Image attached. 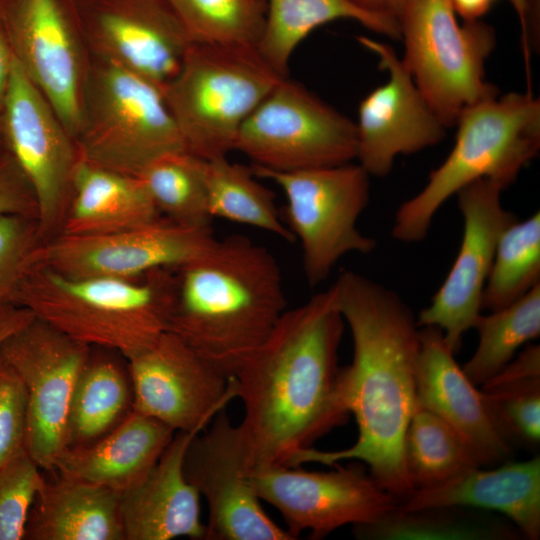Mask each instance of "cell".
I'll return each instance as SVG.
<instances>
[{
    "mask_svg": "<svg viewBox=\"0 0 540 540\" xmlns=\"http://www.w3.org/2000/svg\"><path fill=\"white\" fill-rule=\"evenodd\" d=\"M334 286L353 339V359L340 370L339 393L356 419L358 437L342 450H298L285 466L359 460L400 503L415 490L405 467L404 438L416 402L420 327L396 292L360 273L343 271Z\"/></svg>",
    "mask_w": 540,
    "mask_h": 540,
    "instance_id": "1",
    "label": "cell"
},
{
    "mask_svg": "<svg viewBox=\"0 0 540 540\" xmlns=\"http://www.w3.org/2000/svg\"><path fill=\"white\" fill-rule=\"evenodd\" d=\"M344 327L333 284L286 309L233 377L252 469L285 465L346 421L338 366Z\"/></svg>",
    "mask_w": 540,
    "mask_h": 540,
    "instance_id": "2",
    "label": "cell"
},
{
    "mask_svg": "<svg viewBox=\"0 0 540 540\" xmlns=\"http://www.w3.org/2000/svg\"><path fill=\"white\" fill-rule=\"evenodd\" d=\"M175 272L168 330L233 378L286 310L277 259L263 245L234 234L216 239Z\"/></svg>",
    "mask_w": 540,
    "mask_h": 540,
    "instance_id": "3",
    "label": "cell"
},
{
    "mask_svg": "<svg viewBox=\"0 0 540 540\" xmlns=\"http://www.w3.org/2000/svg\"><path fill=\"white\" fill-rule=\"evenodd\" d=\"M170 270L158 269L140 280L74 277L31 266L11 304L76 341L128 359L169 328L174 299Z\"/></svg>",
    "mask_w": 540,
    "mask_h": 540,
    "instance_id": "4",
    "label": "cell"
},
{
    "mask_svg": "<svg viewBox=\"0 0 540 540\" xmlns=\"http://www.w3.org/2000/svg\"><path fill=\"white\" fill-rule=\"evenodd\" d=\"M454 145L424 187L397 209L391 236L424 240L443 204L470 183L487 178L510 186L540 149V101L531 91L492 96L467 107Z\"/></svg>",
    "mask_w": 540,
    "mask_h": 540,
    "instance_id": "5",
    "label": "cell"
},
{
    "mask_svg": "<svg viewBox=\"0 0 540 540\" xmlns=\"http://www.w3.org/2000/svg\"><path fill=\"white\" fill-rule=\"evenodd\" d=\"M283 77L257 47L192 43L162 93L186 150L209 161L235 150L242 124Z\"/></svg>",
    "mask_w": 540,
    "mask_h": 540,
    "instance_id": "6",
    "label": "cell"
},
{
    "mask_svg": "<svg viewBox=\"0 0 540 540\" xmlns=\"http://www.w3.org/2000/svg\"><path fill=\"white\" fill-rule=\"evenodd\" d=\"M75 142L83 159L134 176L156 158L186 150L162 91L95 57Z\"/></svg>",
    "mask_w": 540,
    "mask_h": 540,
    "instance_id": "7",
    "label": "cell"
},
{
    "mask_svg": "<svg viewBox=\"0 0 540 540\" xmlns=\"http://www.w3.org/2000/svg\"><path fill=\"white\" fill-rule=\"evenodd\" d=\"M400 31L402 61L446 128L467 107L498 94L485 79L495 32L478 20L459 25L451 0H411Z\"/></svg>",
    "mask_w": 540,
    "mask_h": 540,
    "instance_id": "8",
    "label": "cell"
},
{
    "mask_svg": "<svg viewBox=\"0 0 540 540\" xmlns=\"http://www.w3.org/2000/svg\"><path fill=\"white\" fill-rule=\"evenodd\" d=\"M251 168L256 177L271 180L283 191L286 225L300 243L311 287L323 282L347 254L376 249V240L357 227L370 198V175L358 163L293 172Z\"/></svg>",
    "mask_w": 540,
    "mask_h": 540,
    "instance_id": "9",
    "label": "cell"
},
{
    "mask_svg": "<svg viewBox=\"0 0 540 540\" xmlns=\"http://www.w3.org/2000/svg\"><path fill=\"white\" fill-rule=\"evenodd\" d=\"M235 150L277 172L337 166L356 159V124L286 76L244 121Z\"/></svg>",
    "mask_w": 540,
    "mask_h": 540,
    "instance_id": "10",
    "label": "cell"
},
{
    "mask_svg": "<svg viewBox=\"0 0 540 540\" xmlns=\"http://www.w3.org/2000/svg\"><path fill=\"white\" fill-rule=\"evenodd\" d=\"M13 57L75 139L92 62L76 0H0Z\"/></svg>",
    "mask_w": 540,
    "mask_h": 540,
    "instance_id": "11",
    "label": "cell"
},
{
    "mask_svg": "<svg viewBox=\"0 0 540 540\" xmlns=\"http://www.w3.org/2000/svg\"><path fill=\"white\" fill-rule=\"evenodd\" d=\"M0 138L32 188L38 234L46 241L60 232L79 152L53 107L15 59L0 112Z\"/></svg>",
    "mask_w": 540,
    "mask_h": 540,
    "instance_id": "12",
    "label": "cell"
},
{
    "mask_svg": "<svg viewBox=\"0 0 540 540\" xmlns=\"http://www.w3.org/2000/svg\"><path fill=\"white\" fill-rule=\"evenodd\" d=\"M0 356L26 389V451L41 469L54 470L67 448L71 398L90 346L33 317L1 344Z\"/></svg>",
    "mask_w": 540,
    "mask_h": 540,
    "instance_id": "13",
    "label": "cell"
},
{
    "mask_svg": "<svg viewBox=\"0 0 540 540\" xmlns=\"http://www.w3.org/2000/svg\"><path fill=\"white\" fill-rule=\"evenodd\" d=\"M217 238L211 227L169 219L97 235L57 234L39 243L30 267L74 277L137 279L158 269H178L204 254Z\"/></svg>",
    "mask_w": 540,
    "mask_h": 540,
    "instance_id": "14",
    "label": "cell"
},
{
    "mask_svg": "<svg viewBox=\"0 0 540 540\" xmlns=\"http://www.w3.org/2000/svg\"><path fill=\"white\" fill-rule=\"evenodd\" d=\"M330 471H307L284 465L252 469L251 481L261 500L278 509L294 537L308 530L321 539L352 524L376 522L398 501L363 465H333Z\"/></svg>",
    "mask_w": 540,
    "mask_h": 540,
    "instance_id": "15",
    "label": "cell"
},
{
    "mask_svg": "<svg viewBox=\"0 0 540 540\" xmlns=\"http://www.w3.org/2000/svg\"><path fill=\"white\" fill-rule=\"evenodd\" d=\"M183 471L208 505L205 539H294L262 508L241 428L232 424L224 408L189 443Z\"/></svg>",
    "mask_w": 540,
    "mask_h": 540,
    "instance_id": "16",
    "label": "cell"
},
{
    "mask_svg": "<svg viewBox=\"0 0 540 540\" xmlns=\"http://www.w3.org/2000/svg\"><path fill=\"white\" fill-rule=\"evenodd\" d=\"M92 57L163 92L193 43L166 0H76Z\"/></svg>",
    "mask_w": 540,
    "mask_h": 540,
    "instance_id": "17",
    "label": "cell"
},
{
    "mask_svg": "<svg viewBox=\"0 0 540 540\" xmlns=\"http://www.w3.org/2000/svg\"><path fill=\"white\" fill-rule=\"evenodd\" d=\"M506 188L499 181L483 178L456 194L463 219L461 244L443 283L416 317L419 327L439 328L455 353L481 314L482 294L498 241L517 220L502 205L501 194Z\"/></svg>",
    "mask_w": 540,
    "mask_h": 540,
    "instance_id": "18",
    "label": "cell"
},
{
    "mask_svg": "<svg viewBox=\"0 0 540 540\" xmlns=\"http://www.w3.org/2000/svg\"><path fill=\"white\" fill-rule=\"evenodd\" d=\"M126 360L132 409L175 432L203 431L236 398L234 378L220 374L169 330Z\"/></svg>",
    "mask_w": 540,
    "mask_h": 540,
    "instance_id": "19",
    "label": "cell"
},
{
    "mask_svg": "<svg viewBox=\"0 0 540 540\" xmlns=\"http://www.w3.org/2000/svg\"><path fill=\"white\" fill-rule=\"evenodd\" d=\"M358 42L379 58L388 72L385 84L359 104L356 159L371 176L388 175L400 155H409L443 141L446 127L416 86L395 50L359 36Z\"/></svg>",
    "mask_w": 540,
    "mask_h": 540,
    "instance_id": "20",
    "label": "cell"
},
{
    "mask_svg": "<svg viewBox=\"0 0 540 540\" xmlns=\"http://www.w3.org/2000/svg\"><path fill=\"white\" fill-rule=\"evenodd\" d=\"M415 368L416 403L439 417L460 438L480 467L511 460L512 444L501 434L442 331L420 327Z\"/></svg>",
    "mask_w": 540,
    "mask_h": 540,
    "instance_id": "21",
    "label": "cell"
},
{
    "mask_svg": "<svg viewBox=\"0 0 540 540\" xmlns=\"http://www.w3.org/2000/svg\"><path fill=\"white\" fill-rule=\"evenodd\" d=\"M466 507L506 516L525 538H540V457L493 468H468L438 484L419 488L399 510Z\"/></svg>",
    "mask_w": 540,
    "mask_h": 540,
    "instance_id": "22",
    "label": "cell"
},
{
    "mask_svg": "<svg viewBox=\"0 0 540 540\" xmlns=\"http://www.w3.org/2000/svg\"><path fill=\"white\" fill-rule=\"evenodd\" d=\"M199 432H176L152 469L121 494L125 540L205 539L200 494L183 471L187 447Z\"/></svg>",
    "mask_w": 540,
    "mask_h": 540,
    "instance_id": "23",
    "label": "cell"
},
{
    "mask_svg": "<svg viewBox=\"0 0 540 540\" xmlns=\"http://www.w3.org/2000/svg\"><path fill=\"white\" fill-rule=\"evenodd\" d=\"M175 431L160 421L131 412L98 440L67 448L58 458L59 475L123 493L157 463Z\"/></svg>",
    "mask_w": 540,
    "mask_h": 540,
    "instance_id": "24",
    "label": "cell"
},
{
    "mask_svg": "<svg viewBox=\"0 0 540 540\" xmlns=\"http://www.w3.org/2000/svg\"><path fill=\"white\" fill-rule=\"evenodd\" d=\"M159 218L160 212L137 176L96 165L79 156L59 233L105 234L146 225Z\"/></svg>",
    "mask_w": 540,
    "mask_h": 540,
    "instance_id": "25",
    "label": "cell"
},
{
    "mask_svg": "<svg viewBox=\"0 0 540 540\" xmlns=\"http://www.w3.org/2000/svg\"><path fill=\"white\" fill-rule=\"evenodd\" d=\"M25 539L125 540L121 493L61 475L45 481L30 510Z\"/></svg>",
    "mask_w": 540,
    "mask_h": 540,
    "instance_id": "26",
    "label": "cell"
},
{
    "mask_svg": "<svg viewBox=\"0 0 540 540\" xmlns=\"http://www.w3.org/2000/svg\"><path fill=\"white\" fill-rule=\"evenodd\" d=\"M338 19L355 20L373 32L401 38L396 21L364 10L351 0H267L257 50L278 74L286 77L299 43L314 29Z\"/></svg>",
    "mask_w": 540,
    "mask_h": 540,
    "instance_id": "27",
    "label": "cell"
},
{
    "mask_svg": "<svg viewBox=\"0 0 540 540\" xmlns=\"http://www.w3.org/2000/svg\"><path fill=\"white\" fill-rule=\"evenodd\" d=\"M480 512L454 506L416 510H399L396 506L376 522L353 528L357 538L368 540H517L522 537L512 523Z\"/></svg>",
    "mask_w": 540,
    "mask_h": 540,
    "instance_id": "28",
    "label": "cell"
},
{
    "mask_svg": "<svg viewBox=\"0 0 540 540\" xmlns=\"http://www.w3.org/2000/svg\"><path fill=\"white\" fill-rule=\"evenodd\" d=\"M132 406L128 369L124 370L111 358H92L90 354L71 398L67 448L98 440L116 427L131 412Z\"/></svg>",
    "mask_w": 540,
    "mask_h": 540,
    "instance_id": "29",
    "label": "cell"
},
{
    "mask_svg": "<svg viewBox=\"0 0 540 540\" xmlns=\"http://www.w3.org/2000/svg\"><path fill=\"white\" fill-rule=\"evenodd\" d=\"M484 403L510 442L535 447L540 441V347L526 346L481 385Z\"/></svg>",
    "mask_w": 540,
    "mask_h": 540,
    "instance_id": "30",
    "label": "cell"
},
{
    "mask_svg": "<svg viewBox=\"0 0 540 540\" xmlns=\"http://www.w3.org/2000/svg\"><path fill=\"white\" fill-rule=\"evenodd\" d=\"M251 167L227 157L208 161V213L269 232L293 242L295 238L281 219L274 194L255 178Z\"/></svg>",
    "mask_w": 540,
    "mask_h": 540,
    "instance_id": "31",
    "label": "cell"
},
{
    "mask_svg": "<svg viewBox=\"0 0 540 540\" xmlns=\"http://www.w3.org/2000/svg\"><path fill=\"white\" fill-rule=\"evenodd\" d=\"M137 177L167 219L188 226H210L208 160L187 150L170 152L150 162Z\"/></svg>",
    "mask_w": 540,
    "mask_h": 540,
    "instance_id": "32",
    "label": "cell"
},
{
    "mask_svg": "<svg viewBox=\"0 0 540 540\" xmlns=\"http://www.w3.org/2000/svg\"><path fill=\"white\" fill-rule=\"evenodd\" d=\"M478 344L462 367L481 386L500 371L525 343L540 334V283L510 305L479 315L473 327Z\"/></svg>",
    "mask_w": 540,
    "mask_h": 540,
    "instance_id": "33",
    "label": "cell"
},
{
    "mask_svg": "<svg viewBox=\"0 0 540 540\" xmlns=\"http://www.w3.org/2000/svg\"><path fill=\"white\" fill-rule=\"evenodd\" d=\"M404 462L415 490L479 466L456 433L416 402L405 433Z\"/></svg>",
    "mask_w": 540,
    "mask_h": 540,
    "instance_id": "34",
    "label": "cell"
},
{
    "mask_svg": "<svg viewBox=\"0 0 540 540\" xmlns=\"http://www.w3.org/2000/svg\"><path fill=\"white\" fill-rule=\"evenodd\" d=\"M540 283V213L502 233L482 294V310L510 305Z\"/></svg>",
    "mask_w": 540,
    "mask_h": 540,
    "instance_id": "35",
    "label": "cell"
},
{
    "mask_svg": "<svg viewBox=\"0 0 540 540\" xmlns=\"http://www.w3.org/2000/svg\"><path fill=\"white\" fill-rule=\"evenodd\" d=\"M193 43L257 47L266 0H166Z\"/></svg>",
    "mask_w": 540,
    "mask_h": 540,
    "instance_id": "36",
    "label": "cell"
},
{
    "mask_svg": "<svg viewBox=\"0 0 540 540\" xmlns=\"http://www.w3.org/2000/svg\"><path fill=\"white\" fill-rule=\"evenodd\" d=\"M24 452L0 468V540L25 539L33 503L45 479Z\"/></svg>",
    "mask_w": 540,
    "mask_h": 540,
    "instance_id": "37",
    "label": "cell"
},
{
    "mask_svg": "<svg viewBox=\"0 0 540 540\" xmlns=\"http://www.w3.org/2000/svg\"><path fill=\"white\" fill-rule=\"evenodd\" d=\"M41 243L35 217H0V304L12 298L30 267V256Z\"/></svg>",
    "mask_w": 540,
    "mask_h": 540,
    "instance_id": "38",
    "label": "cell"
},
{
    "mask_svg": "<svg viewBox=\"0 0 540 540\" xmlns=\"http://www.w3.org/2000/svg\"><path fill=\"white\" fill-rule=\"evenodd\" d=\"M27 393L16 371L0 356V468L26 451Z\"/></svg>",
    "mask_w": 540,
    "mask_h": 540,
    "instance_id": "39",
    "label": "cell"
},
{
    "mask_svg": "<svg viewBox=\"0 0 540 540\" xmlns=\"http://www.w3.org/2000/svg\"><path fill=\"white\" fill-rule=\"evenodd\" d=\"M25 215L37 220V203L32 188L15 159L0 154V217Z\"/></svg>",
    "mask_w": 540,
    "mask_h": 540,
    "instance_id": "40",
    "label": "cell"
},
{
    "mask_svg": "<svg viewBox=\"0 0 540 540\" xmlns=\"http://www.w3.org/2000/svg\"><path fill=\"white\" fill-rule=\"evenodd\" d=\"M33 317L32 313L25 308L11 304L0 305V346Z\"/></svg>",
    "mask_w": 540,
    "mask_h": 540,
    "instance_id": "41",
    "label": "cell"
},
{
    "mask_svg": "<svg viewBox=\"0 0 540 540\" xmlns=\"http://www.w3.org/2000/svg\"><path fill=\"white\" fill-rule=\"evenodd\" d=\"M354 4L374 14L399 23L411 0H351Z\"/></svg>",
    "mask_w": 540,
    "mask_h": 540,
    "instance_id": "42",
    "label": "cell"
},
{
    "mask_svg": "<svg viewBox=\"0 0 540 540\" xmlns=\"http://www.w3.org/2000/svg\"><path fill=\"white\" fill-rule=\"evenodd\" d=\"M13 59L11 47L0 23V112L9 86Z\"/></svg>",
    "mask_w": 540,
    "mask_h": 540,
    "instance_id": "43",
    "label": "cell"
},
{
    "mask_svg": "<svg viewBox=\"0 0 540 540\" xmlns=\"http://www.w3.org/2000/svg\"><path fill=\"white\" fill-rule=\"evenodd\" d=\"M521 25V38L524 59H529L532 47V34L530 27V0H509Z\"/></svg>",
    "mask_w": 540,
    "mask_h": 540,
    "instance_id": "44",
    "label": "cell"
},
{
    "mask_svg": "<svg viewBox=\"0 0 540 540\" xmlns=\"http://www.w3.org/2000/svg\"><path fill=\"white\" fill-rule=\"evenodd\" d=\"M494 0H451L454 11L466 21H476L484 15Z\"/></svg>",
    "mask_w": 540,
    "mask_h": 540,
    "instance_id": "45",
    "label": "cell"
},
{
    "mask_svg": "<svg viewBox=\"0 0 540 540\" xmlns=\"http://www.w3.org/2000/svg\"><path fill=\"white\" fill-rule=\"evenodd\" d=\"M4 146H3V143H2V140L0 138V154L4 151Z\"/></svg>",
    "mask_w": 540,
    "mask_h": 540,
    "instance_id": "46",
    "label": "cell"
},
{
    "mask_svg": "<svg viewBox=\"0 0 540 540\" xmlns=\"http://www.w3.org/2000/svg\"><path fill=\"white\" fill-rule=\"evenodd\" d=\"M0 305H2V304H0Z\"/></svg>",
    "mask_w": 540,
    "mask_h": 540,
    "instance_id": "47",
    "label": "cell"
}]
</instances>
